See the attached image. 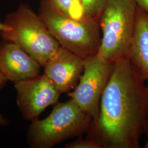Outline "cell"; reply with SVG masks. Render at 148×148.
I'll return each mask as SVG.
<instances>
[{
	"label": "cell",
	"instance_id": "obj_3",
	"mask_svg": "<svg viewBox=\"0 0 148 148\" xmlns=\"http://www.w3.org/2000/svg\"><path fill=\"white\" fill-rule=\"evenodd\" d=\"M92 122L73 100L56 103L48 116L32 121L28 132L32 147L49 148L87 133Z\"/></svg>",
	"mask_w": 148,
	"mask_h": 148
},
{
	"label": "cell",
	"instance_id": "obj_18",
	"mask_svg": "<svg viewBox=\"0 0 148 148\" xmlns=\"http://www.w3.org/2000/svg\"><path fill=\"white\" fill-rule=\"evenodd\" d=\"M145 148H148V142H147L146 143H145V147H144Z\"/></svg>",
	"mask_w": 148,
	"mask_h": 148
},
{
	"label": "cell",
	"instance_id": "obj_10",
	"mask_svg": "<svg viewBox=\"0 0 148 148\" xmlns=\"http://www.w3.org/2000/svg\"><path fill=\"white\" fill-rule=\"evenodd\" d=\"M128 58L148 80V13L137 5L136 21Z\"/></svg>",
	"mask_w": 148,
	"mask_h": 148
},
{
	"label": "cell",
	"instance_id": "obj_17",
	"mask_svg": "<svg viewBox=\"0 0 148 148\" xmlns=\"http://www.w3.org/2000/svg\"><path fill=\"white\" fill-rule=\"evenodd\" d=\"M7 120L4 118V117L3 116V115L0 114V126L5 125L7 123Z\"/></svg>",
	"mask_w": 148,
	"mask_h": 148
},
{
	"label": "cell",
	"instance_id": "obj_2",
	"mask_svg": "<svg viewBox=\"0 0 148 148\" xmlns=\"http://www.w3.org/2000/svg\"><path fill=\"white\" fill-rule=\"evenodd\" d=\"M40 17L60 46L82 58L97 54L101 37L98 21H77L62 13L51 0H44Z\"/></svg>",
	"mask_w": 148,
	"mask_h": 148
},
{
	"label": "cell",
	"instance_id": "obj_6",
	"mask_svg": "<svg viewBox=\"0 0 148 148\" xmlns=\"http://www.w3.org/2000/svg\"><path fill=\"white\" fill-rule=\"evenodd\" d=\"M114 63L97 54L85 59L84 69L79 82L68 95L81 110L95 121L99 115L100 101L112 72Z\"/></svg>",
	"mask_w": 148,
	"mask_h": 148
},
{
	"label": "cell",
	"instance_id": "obj_14",
	"mask_svg": "<svg viewBox=\"0 0 148 148\" xmlns=\"http://www.w3.org/2000/svg\"><path fill=\"white\" fill-rule=\"evenodd\" d=\"M140 8L148 13V0H133Z\"/></svg>",
	"mask_w": 148,
	"mask_h": 148
},
{
	"label": "cell",
	"instance_id": "obj_12",
	"mask_svg": "<svg viewBox=\"0 0 148 148\" xmlns=\"http://www.w3.org/2000/svg\"><path fill=\"white\" fill-rule=\"evenodd\" d=\"M88 16L98 21L106 5V0H81Z\"/></svg>",
	"mask_w": 148,
	"mask_h": 148
},
{
	"label": "cell",
	"instance_id": "obj_16",
	"mask_svg": "<svg viewBox=\"0 0 148 148\" xmlns=\"http://www.w3.org/2000/svg\"><path fill=\"white\" fill-rule=\"evenodd\" d=\"M7 81V80L5 79V77L0 73V89L5 86Z\"/></svg>",
	"mask_w": 148,
	"mask_h": 148
},
{
	"label": "cell",
	"instance_id": "obj_5",
	"mask_svg": "<svg viewBox=\"0 0 148 148\" xmlns=\"http://www.w3.org/2000/svg\"><path fill=\"white\" fill-rule=\"evenodd\" d=\"M11 30L1 32L3 38L14 43L43 66L60 45L42 20L26 5H21L5 23Z\"/></svg>",
	"mask_w": 148,
	"mask_h": 148
},
{
	"label": "cell",
	"instance_id": "obj_8",
	"mask_svg": "<svg viewBox=\"0 0 148 148\" xmlns=\"http://www.w3.org/2000/svg\"><path fill=\"white\" fill-rule=\"evenodd\" d=\"M85 59L61 47L43 65L44 74L61 93L74 89L84 69Z\"/></svg>",
	"mask_w": 148,
	"mask_h": 148
},
{
	"label": "cell",
	"instance_id": "obj_7",
	"mask_svg": "<svg viewBox=\"0 0 148 148\" xmlns=\"http://www.w3.org/2000/svg\"><path fill=\"white\" fill-rule=\"evenodd\" d=\"M14 83L18 105L27 120L37 119L48 106L57 103L62 94L45 74Z\"/></svg>",
	"mask_w": 148,
	"mask_h": 148
},
{
	"label": "cell",
	"instance_id": "obj_13",
	"mask_svg": "<svg viewBox=\"0 0 148 148\" xmlns=\"http://www.w3.org/2000/svg\"><path fill=\"white\" fill-rule=\"evenodd\" d=\"M67 148H103L100 143L95 139L87 138L86 139L79 137L73 142L65 145Z\"/></svg>",
	"mask_w": 148,
	"mask_h": 148
},
{
	"label": "cell",
	"instance_id": "obj_4",
	"mask_svg": "<svg viewBox=\"0 0 148 148\" xmlns=\"http://www.w3.org/2000/svg\"><path fill=\"white\" fill-rule=\"evenodd\" d=\"M137 5L133 0H106L100 17L103 35L97 55L114 63L128 58L136 21Z\"/></svg>",
	"mask_w": 148,
	"mask_h": 148
},
{
	"label": "cell",
	"instance_id": "obj_1",
	"mask_svg": "<svg viewBox=\"0 0 148 148\" xmlns=\"http://www.w3.org/2000/svg\"><path fill=\"white\" fill-rule=\"evenodd\" d=\"M128 58L113 64L101 95L99 115L92 122L88 137L103 148H139L148 139V86Z\"/></svg>",
	"mask_w": 148,
	"mask_h": 148
},
{
	"label": "cell",
	"instance_id": "obj_9",
	"mask_svg": "<svg viewBox=\"0 0 148 148\" xmlns=\"http://www.w3.org/2000/svg\"><path fill=\"white\" fill-rule=\"evenodd\" d=\"M41 65L14 43L0 45V73L7 80L16 82L39 75Z\"/></svg>",
	"mask_w": 148,
	"mask_h": 148
},
{
	"label": "cell",
	"instance_id": "obj_15",
	"mask_svg": "<svg viewBox=\"0 0 148 148\" xmlns=\"http://www.w3.org/2000/svg\"><path fill=\"white\" fill-rule=\"evenodd\" d=\"M11 30V27H8L5 24H2L0 23V32H7Z\"/></svg>",
	"mask_w": 148,
	"mask_h": 148
},
{
	"label": "cell",
	"instance_id": "obj_11",
	"mask_svg": "<svg viewBox=\"0 0 148 148\" xmlns=\"http://www.w3.org/2000/svg\"><path fill=\"white\" fill-rule=\"evenodd\" d=\"M51 1L59 11L69 18L77 21H85L90 18L85 11L81 0Z\"/></svg>",
	"mask_w": 148,
	"mask_h": 148
}]
</instances>
